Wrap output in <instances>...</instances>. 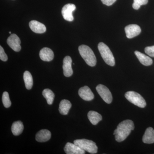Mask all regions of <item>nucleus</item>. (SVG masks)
Segmentation results:
<instances>
[{"label":"nucleus","instance_id":"423d86ee","mask_svg":"<svg viewBox=\"0 0 154 154\" xmlns=\"http://www.w3.org/2000/svg\"><path fill=\"white\" fill-rule=\"evenodd\" d=\"M96 91L101 98L106 103L110 104L112 101V94L108 88L102 85H99L96 87Z\"/></svg>","mask_w":154,"mask_h":154},{"label":"nucleus","instance_id":"9b49d317","mask_svg":"<svg viewBox=\"0 0 154 154\" xmlns=\"http://www.w3.org/2000/svg\"><path fill=\"white\" fill-rule=\"evenodd\" d=\"M80 97L85 101H90L94 99V95L91 89L88 86H84L79 91Z\"/></svg>","mask_w":154,"mask_h":154},{"label":"nucleus","instance_id":"f257e3e1","mask_svg":"<svg viewBox=\"0 0 154 154\" xmlns=\"http://www.w3.org/2000/svg\"><path fill=\"white\" fill-rule=\"evenodd\" d=\"M134 128V124L132 120L127 119L122 122L118 125L113 133L116 140L118 142L123 141Z\"/></svg>","mask_w":154,"mask_h":154},{"label":"nucleus","instance_id":"cd10ccee","mask_svg":"<svg viewBox=\"0 0 154 154\" xmlns=\"http://www.w3.org/2000/svg\"><path fill=\"white\" fill-rule=\"evenodd\" d=\"M9 33H10V34H11V31H10V32H9Z\"/></svg>","mask_w":154,"mask_h":154},{"label":"nucleus","instance_id":"4468645a","mask_svg":"<svg viewBox=\"0 0 154 154\" xmlns=\"http://www.w3.org/2000/svg\"><path fill=\"white\" fill-rule=\"evenodd\" d=\"M39 57L42 60L49 62L52 60L54 57V54L52 50L48 48H44L39 52Z\"/></svg>","mask_w":154,"mask_h":154},{"label":"nucleus","instance_id":"bb28decb","mask_svg":"<svg viewBox=\"0 0 154 154\" xmlns=\"http://www.w3.org/2000/svg\"><path fill=\"white\" fill-rule=\"evenodd\" d=\"M104 5L107 6H111L116 2V0H101Z\"/></svg>","mask_w":154,"mask_h":154},{"label":"nucleus","instance_id":"aec40b11","mask_svg":"<svg viewBox=\"0 0 154 154\" xmlns=\"http://www.w3.org/2000/svg\"><path fill=\"white\" fill-rule=\"evenodd\" d=\"M24 130V125L21 121L15 122L11 127V131L15 136H18L22 133Z\"/></svg>","mask_w":154,"mask_h":154},{"label":"nucleus","instance_id":"a211bd4d","mask_svg":"<svg viewBox=\"0 0 154 154\" xmlns=\"http://www.w3.org/2000/svg\"><path fill=\"white\" fill-rule=\"evenodd\" d=\"M72 107V104L69 100L63 99L61 101L59 105V110L61 114L63 115H67L69 110Z\"/></svg>","mask_w":154,"mask_h":154},{"label":"nucleus","instance_id":"39448f33","mask_svg":"<svg viewBox=\"0 0 154 154\" xmlns=\"http://www.w3.org/2000/svg\"><path fill=\"white\" fill-rule=\"evenodd\" d=\"M125 97L130 102L140 108H144L146 105L145 100L137 92L128 91L125 93Z\"/></svg>","mask_w":154,"mask_h":154},{"label":"nucleus","instance_id":"b1692460","mask_svg":"<svg viewBox=\"0 0 154 154\" xmlns=\"http://www.w3.org/2000/svg\"><path fill=\"white\" fill-rule=\"evenodd\" d=\"M148 0H134L133 4V8L135 10H137L140 9V6L146 5Z\"/></svg>","mask_w":154,"mask_h":154},{"label":"nucleus","instance_id":"6ab92c4d","mask_svg":"<svg viewBox=\"0 0 154 154\" xmlns=\"http://www.w3.org/2000/svg\"><path fill=\"white\" fill-rule=\"evenodd\" d=\"M88 118L91 123L96 125L102 120V116L101 114L95 111H90L88 114Z\"/></svg>","mask_w":154,"mask_h":154},{"label":"nucleus","instance_id":"dca6fc26","mask_svg":"<svg viewBox=\"0 0 154 154\" xmlns=\"http://www.w3.org/2000/svg\"><path fill=\"white\" fill-rule=\"evenodd\" d=\"M144 143L152 144L154 143V130L152 127H149L146 129L143 137Z\"/></svg>","mask_w":154,"mask_h":154},{"label":"nucleus","instance_id":"a878e982","mask_svg":"<svg viewBox=\"0 0 154 154\" xmlns=\"http://www.w3.org/2000/svg\"><path fill=\"white\" fill-rule=\"evenodd\" d=\"M0 59L3 61H6L8 60V56L5 53V51L2 46H0Z\"/></svg>","mask_w":154,"mask_h":154},{"label":"nucleus","instance_id":"9d476101","mask_svg":"<svg viewBox=\"0 0 154 154\" xmlns=\"http://www.w3.org/2000/svg\"><path fill=\"white\" fill-rule=\"evenodd\" d=\"M64 151L67 154H85V151L80 148L75 144L67 143L64 148Z\"/></svg>","mask_w":154,"mask_h":154},{"label":"nucleus","instance_id":"f8f14e48","mask_svg":"<svg viewBox=\"0 0 154 154\" xmlns=\"http://www.w3.org/2000/svg\"><path fill=\"white\" fill-rule=\"evenodd\" d=\"M72 59L69 56L66 57L63 60V69L65 76H71L73 74V70L72 68Z\"/></svg>","mask_w":154,"mask_h":154},{"label":"nucleus","instance_id":"6e6552de","mask_svg":"<svg viewBox=\"0 0 154 154\" xmlns=\"http://www.w3.org/2000/svg\"><path fill=\"white\" fill-rule=\"evenodd\" d=\"M7 43L9 46L14 51L19 52L21 50V40L16 34H11L8 38Z\"/></svg>","mask_w":154,"mask_h":154},{"label":"nucleus","instance_id":"f3484780","mask_svg":"<svg viewBox=\"0 0 154 154\" xmlns=\"http://www.w3.org/2000/svg\"><path fill=\"white\" fill-rule=\"evenodd\" d=\"M134 53L140 63L144 66H149L152 64L153 61L152 59L147 56L137 51H135Z\"/></svg>","mask_w":154,"mask_h":154},{"label":"nucleus","instance_id":"412c9836","mask_svg":"<svg viewBox=\"0 0 154 154\" xmlns=\"http://www.w3.org/2000/svg\"><path fill=\"white\" fill-rule=\"evenodd\" d=\"M23 79L25 83L26 89L30 90L33 85V77L30 73L28 71H26L23 75Z\"/></svg>","mask_w":154,"mask_h":154},{"label":"nucleus","instance_id":"f03ea898","mask_svg":"<svg viewBox=\"0 0 154 154\" xmlns=\"http://www.w3.org/2000/svg\"><path fill=\"white\" fill-rule=\"evenodd\" d=\"M79 50L80 55L88 65L92 67L96 66L97 62L96 56L89 46L84 45H80Z\"/></svg>","mask_w":154,"mask_h":154},{"label":"nucleus","instance_id":"393cba45","mask_svg":"<svg viewBox=\"0 0 154 154\" xmlns=\"http://www.w3.org/2000/svg\"><path fill=\"white\" fill-rule=\"evenodd\" d=\"M145 52L150 57H154V45L145 48Z\"/></svg>","mask_w":154,"mask_h":154},{"label":"nucleus","instance_id":"0eeeda50","mask_svg":"<svg viewBox=\"0 0 154 154\" xmlns=\"http://www.w3.org/2000/svg\"><path fill=\"white\" fill-rule=\"evenodd\" d=\"M75 9V6L74 4H68L64 6L61 11L62 15L64 19L69 22L73 21L72 12Z\"/></svg>","mask_w":154,"mask_h":154},{"label":"nucleus","instance_id":"1a4fd4ad","mask_svg":"<svg viewBox=\"0 0 154 154\" xmlns=\"http://www.w3.org/2000/svg\"><path fill=\"white\" fill-rule=\"evenodd\" d=\"M126 37L131 38L137 36L140 34L141 30L139 26L137 25H127L125 28Z\"/></svg>","mask_w":154,"mask_h":154},{"label":"nucleus","instance_id":"5701e85b","mask_svg":"<svg viewBox=\"0 0 154 154\" xmlns=\"http://www.w3.org/2000/svg\"><path fill=\"white\" fill-rule=\"evenodd\" d=\"M2 102L3 105L6 108H8L11 107V102L8 93L4 92L2 96Z\"/></svg>","mask_w":154,"mask_h":154},{"label":"nucleus","instance_id":"2eb2a0df","mask_svg":"<svg viewBox=\"0 0 154 154\" xmlns=\"http://www.w3.org/2000/svg\"><path fill=\"white\" fill-rule=\"evenodd\" d=\"M51 133L46 129H42L37 133L36 140L38 142H45L50 139Z\"/></svg>","mask_w":154,"mask_h":154},{"label":"nucleus","instance_id":"7ed1b4c3","mask_svg":"<svg viewBox=\"0 0 154 154\" xmlns=\"http://www.w3.org/2000/svg\"><path fill=\"white\" fill-rule=\"evenodd\" d=\"M98 48L104 61L110 66H114L115 64V59L109 48L102 42L98 45Z\"/></svg>","mask_w":154,"mask_h":154},{"label":"nucleus","instance_id":"20e7f679","mask_svg":"<svg viewBox=\"0 0 154 154\" xmlns=\"http://www.w3.org/2000/svg\"><path fill=\"white\" fill-rule=\"evenodd\" d=\"M74 143L90 153L96 154L98 151V147L93 141L83 139L75 140Z\"/></svg>","mask_w":154,"mask_h":154},{"label":"nucleus","instance_id":"ddd939ff","mask_svg":"<svg viewBox=\"0 0 154 154\" xmlns=\"http://www.w3.org/2000/svg\"><path fill=\"white\" fill-rule=\"evenodd\" d=\"M29 26L31 30L34 33H45L46 30V27L44 24L35 20L30 21L29 23Z\"/></svg>","mask_w":154,"mask_h":154},{"label":"nucleus","instance_id":"4be33fe9","mask_svg":"<svg viewBox=\"0 0 154 154\" xmlns=\"http://www.w3.org/2000/svg\"><path fill=\"white\" fill-rule=\"evenodd\" d=\"M42 95L47 100L48 104L52 105L54 100V94L51 90L49 89H45L42 91Z\"/></svg>","mask_w":154,"mask_h":154}]
</instances>
